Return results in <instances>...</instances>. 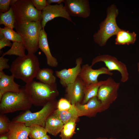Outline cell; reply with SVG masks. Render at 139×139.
I'll use <instances>...</instances> for the list:
<instances>
[{
    "label": "cell",
    "mask_w": 139,
    "mask_h": 139,
    "mask_svg": "<svg viewBox=\"0 0 139 139\" xmlns=\"http://www.w3.org/2000/svg\"><path fill=\"white\" fill-rule=\"evenodd\" d=\"M38 57L34 54L28 53L24 57L18 56L12 62L9 70L12 75L26 84L36 77L40 69Z\"/></svg>",
    "instance_id": "6da1fadb"
},
{
    "label": "cell",
    "mask_w": 139,
    "mask_h": 139,
    "mask_svg": "<svg viewBox=\"0 0 139 139\" xmlns=\"http://www.w3.org/2000/svg\"><path fill=\"white\" fill-rule=\"evenodd\" d=\"M14 78L12 75H7L3 71L0 72V100L7 92L16 93L21 90L20 85L14 81Z\"/></svg>",
    "instance_id": "2e32d148"
},
{
    "label": "cell",
    "mask_w": 139,
    "mask_h": 139,
    "mask_svg": "<svg viewBox=\"0 0 139 139\" xmlns=\"http://www.w3.org/2000/svg\"><path fill=\"white\" fill-rule=\"evenodd\" d=\"M97 139H116L115 138H107L106 137H104V138H102V137H100L99 138Z\"/></svg>",
    "instance_id": "74e56055"
},
{
    "label": "cell",
    "mask_w": 139,
    "mask_h": 139,
    "mask_svg": "<svg viewBox=\"0 0 139 139\" xmlns=\"http://www.w3.org/2000/svg\"><path fill=\"white\" fill-rule=\"evenodd\" d=\"M99 62H103L110 71H117L119 72L121 74L120 81L122 82L125 83L128 80L129 73L126 65L118 60L116 57L108 54L99 55L93 59L91 65L92 66Z\"/></svg>",
    "instance_id": "9c48e42d"
},
{
    "label": "cell",
    "mask_w": 139,
    "mask_h": 139,
    "mask_svg": "<svg viewBox=\"0 0 139 139\" xmlns=\"http://www.w3.org/2000/svg\"><path fill=\"white\" fill-rule=\"evenodd\" d=\"M39 44V48L46 56L47 64L52 67L57 66L58 63L57 59L53 56L51 53L48 41L47 34L44 29H42L40 31Z\"/></svg>",
    "instance_id": "ac0fdd59"
},
{
    "label": "cell",
    "mask_w": 139,
    "mask_h": 139,
    "mask_svg": "<svg viewBox=\"0 0 139 139\" xmlns=\"http://www.w3.org/2000/svg\"><path fill=\"white\" fill-rule=\"evenodd\" d=\"M76 120L68 122L64 124L60 136L61 139H70L75 133V132Z\"/></svg>",
    "instance_id": "484cf974"
},
{
    "label": "cell",
    "mask_w": 139,
    "mask_h": 139,
    "mask_svg": "<svg viewBox=\"0 0 139 139\" xmlns=\"http://www.w3.org/2000/svg\"><path fill=\"white\" fill-rule=\"evenodd\" d=\"M64 0H47V2L48 4H50L52 3H56L59 4L64 2Z\"/></svg>",
    "instance_id": "e575fe53"
},
{
    "label": "cell",
    "mask_w": 139,
    "mask_h": 139,
    "mask_svg": "<svg viewBox=\"0 0 139 139\" xmlns=\"http://www.w3.org/2000/svg\"><path fill=\"white\" fill-rule=\"evenodd\" d=\"M40 139H51L50 136L47 135H45Z\"/></svg>",
    "instance_id": "8d00e7d4"
},
{
    "label": "cell",
    "mask_w": 139,
    "mask_h": 139,
    "mask_svg": "<svg viewBox=\"0 0 139 139\" xmlns=\"http://www.w3.org/2000/svg\"><path fill=\"white\" fill-rule=\"evenodd\" d=\"M85 86L79 76L74 83L66 86V96L72 104L80 103L83 100Z\"/></svg>",
    "instance_id": "5bb4252c"
},
{
    "label": "cell",
    "mask_w": 139,
    "mask_h": 139,
    "mask_svg": "<svg viewBox=\"0 0 139 139\" xmlns=\"http://www.w3.org/2000/svg\"><path fill=\"white\" fill-rule=\"evenodd\" d=\"M41 21L15 23L16 32L20 36L28 53L34 54L39 48L40 32L42 29Z\"/></svg>",
    "instance_id": "3957f363"
},
{
    "label": "cell",
    "mask_w": 139,
    "mask_h": 139,
    "mask_svg": "<svg viewBox=\"0 0 139 139\" xmlns=\"http://www.w3.org/2000/svg\"><path fill=\"white\" fill-rule=\"evenodd\" d=\"M24 89L32 105L37 106H43L58 94L56 83L49 85L33 80L26 84Z\"/></svg>",
    "instance_id": "7a4b0ae2"
},
{
    "label": "cell",
    "mask_w": 139,
    "mask_h": 139,
    "mask_svg": "<svg viewBox=\"0 0 139 139\" xmlns=\"http://www.w3.org/2000/svg\"><path fill=\"white\" fill-rule=\"evenodd\" d=\"M29 137L30 139H40L47 135V132L45 127L33 125L29 127Z\"/></svg>",
    "instance_id": "4316f807"
},
{
    "label": "cell",
    "mask_w": 139,
    "mask_h": 139,
    "mask_svg": "<svg viewBox=\"0 0 139 139\" xmlns=\"http://www.w3.org/2000/svg\"><path fill=\"white\" fill-rule=\"evenodd\" d=\"M116 35L115 43L118 45L134 44L136 39V34L134 32H131L121 29Z\"/></svg>",
    "instance_id": "ffe728a7"
},
{
    "label": "cell",
    "mask_w": 139,
    "mask_h": 139,
    "mask_svg": "<svg viewBox=\"0 0 139 139\" xmlns=\"http://www.w3.org/2000/svg\"><path fill=\"white\" fill-rule=\"evenodd\" d=\"M120 85L119 83L110 77L100 86L97 96L101 102L103 111L107 109L116 99Z\"/></svg>",
    "instance_id": "ba28073f"
},
{
    "label": "cell",
    "mask_w": 139,
    "mask_h": 139,
    "mask_svg": "<svg viewBox=\"0 0 139 139\" xmlns=\"http://www.w3.org/2000/svg\"><path fill=\"white\" fill-rule=\"evenodd\" d=\"M104 82L105 81H98L85 86L82 104L86 103L90 99L97 96L99 88Z\"/></svg>",
    "instance_id": "603a6c76"
},
{
    "label": "cell",
    "mask_w": 139,
    "mask_h": 139,
    "mask_svg": "<svg viewBox=\"0 0 139 139\" xmlns=\"http://www.w3.org/2000/svg\"><path fill=\"white\" fill-rule=\"evenodd\" d=\"M9 59L4 57L2 56L0 57V72L3 71L5 69L10 68V66L8 63Z\"/></svg>",
    "instance_id": "836d02e7"
},
{
    "label": "cell",
    "mask_w": 139,
    "mask_h": 139,
    "mask_svg": "<svg viewBox=\"0 0 139 139\" xmlns=\"http://www.w3.org/2000/svg\"><path fill=\"white\" fill-rule=\"evenodd\" d=\"M11 121L4 114L0 115V134L7 133L9 129Z\"/></svg>",
    "instance_id": "f1b7e54d"
},
{
    "label": "cell",
    "mask_w": 139,
    "mask_h": 139,
    "mask_svg": "<svg viewBox=\"0 0 139 139\" xmlns=\"http://www.w3.org/2000/svg\"><path fill=\"white\" fill-rule=\"evenodd\" d=\"M52 113L47 118L45 127L47 133L56 136L60 132L64 124L58 117Z\"/></svg>",
    "instance_id": "d6986e66"
},
{
    "label": "cell",
    "mask_w": 139,
    "mask_h": 139,
    "mask_svg": "<svg viewBox=\"0 0 139 139\" xmlns=\"http://www.w3.org/2000/svg\"><path fill=\"white\" fill-rule=\"evenodd\" d=\"M78 117L93 116L99 112L103 111L102 105L97 96L90 99L86 103L75 104Z\"/></svg>",
    "instance_id": "9a60e30c"
},
{
    "label": "cell",
    "mask_w": 139,
    "mask_h": 139,
    "mask_svg": "<svg viewBox=\"0 0 139 139\" xmlns=\"http://www.w3.org/2000/svg\"><path fill=\"white\" fill-rule=\"evenodd\" d=\"M118 13V10L114 4L107 8L106 18L100 23L99 30L93 36L94 42L99 46H105L108 40L112 36L116 35L121 29L116 21Z\"/></svg>",
    "instance_id": "277c9868"
},
{
    "label": "cell",
    "mask_w": 139,
    "mask_h": 139,
    "mask_svg": "<svg viewBox=\"0 0 139 139\" xmlns=\"http://www.w3.org/2000/svg\"><path fill=\"white\" fill-rule=\"evenodd\" d=\"M0 113L4 114L16 111L29 110L32 105L29 96L24 89L18 92H8L0 100Z\"/></svg>",
    "instance_id": "5b68a950"
},
{
    "label": "cell",
    "mask_w": 139,
    "mask_h": 139,
    "mask_svg": "<svg viewBox=\"0 0 139 139\" xmlns=\"http://www.w3.org/2000/svg\"><path fill=\"white\" fill-rule=\"evenodd\" d=\"M11 0H0L1 12L5 13L9 10L11 7Z\"/></svg>",
    "instance_id": "1f68e13d"
},
{
    "label": "cell",
    "mask_w": 139,
    "mask_h": 139,
    "mask_svg": "<svg viewBox=\"0 0 139 139\" xmlns=\"http://www.w3.org/2000/svg\"><path fill=\"white\" fill-rule=\"evenodd\" d=\"M25 46L22 42L14 41L10 49L3 53L2 56L4 57L6 55H14L19 57H24L26 55L25 54Z\"/></svg>",
    "instance_id": "cb8c5ba5"
},
{
    "label": "cell",
    "mask_w": 139,
    "mask_h": 139,
    "mask_svg": "<svg viewBox=\"0 0 139 139\" xmlns=\"http://www.w3.org/2000/svg\"><path fill=\"white\" fill-rule=\"evenodd\" d=\"M92 67L88 64H85L81 67L79 76L85 86L98 82V77L101 74L110 76L113 74V73L106 67H102L97 69H94Z\"/></svg>",
    "instance_id": "4fadbf2b"
},
{
    "label": "cell",
    "mask_w": 139,
    "mask_h": 139,
    "mask_svg": "<svg viewBox=\"0 0 139 139\" xmlns=\"http://www.w3.org/2000/svg\"><path fill=\"white\" fill-rule=\"evenodd\" d=\"M58 17L65 19L74 24L63 3L54 5L48 4L42 11V28H44L48 22Z\"/></svg>",
    "instance_id": "30bf717a"
},
{
    "label": "cell",
    "mask_w": 139,
    "mask_h": 139,
    "mask_svg": "<svg viewBox=\"0 0 139 139\" xmlns=\"http://www.w3.org/2000/svg\"><path fill=\"white\" fill-rule=\"evenodd\" d=\"M0 33L2 34L6 38L13 42H22L20 35L13 29L5 27L3 28H0Z\"/></svg>",
    "instance_id": "83f0119b"
},
{
    "label": "cell",
    "mask_w": 139,
    "mask_h": 139,
    "mask_svg": "<svg viewBox=\"0 0 139 139\" xmlns=\"http://www.w3.org/2000/svg\"><path fill=\"white\" fill-rule=\"evenodd\" d=\"M14 14L15 22L22 23L42 20V11L34 7L31 0H17L11 5Z\"/></svg>",
    "instance_id": "52a82bcc"
},
{
    "label": "cell",
    "mask_w": 139,
    "mask_h": 139,
    "mask_svg": "<svg viewBox=\"0 0 139 139\" xmlns=\"http://www.w3.org/2000/svg\"><path fill=\"white\" fill-rule=\"evenodd\" d=\"M34 7L38 10L42 11L48 5L46 0H31Z\"/></svg>",
    "instance_id": "4dcf8cb0"
},
{
    "label": "cell",
    "mask_w": 139,
    "mask_h": 139,
    "mask_svg": "<svg viewBox=\"0 0 139 139\" xmlns=\"http://www.w3.org/2000/svg\"><path fill=\"white\" fill-rule=\"evenodd\" d=\"M12 45L11 41L5 38L2 34L0 33V50L6 46L11 47Z\"/></svg>",
    "instance_id": "d6a6232c"
},
{
    "label": "cell",
    "mask_w": 139,
    "mask_h": 139,
    "mask_svg": "<svg viewBox=\"0 0 139 139\" xmlns=\"http://www.w3.org/2000/svg\"><path fill=\"white\" fill-rule=\"evenodd\" d=\"M15 18L13 10L11 7L8 11L0 15V24L12 29L15 28Z\"/></svg>",
    "instance_id": "d4e9b609"
},
{
    "label": "cell",
    "mask_w": 139,
    "mask_h": 139,
    "mask_svg": "<svg viewBox=\"0 0 139 139\" xmlns=\"http://www.w3.org/2000/svg\"><path fill=\"white\" fill-rule=\"evenodd\" d=\"M64 6L70 16L86 19L90 14L89 2L88 0H64Z\"/></svg>",
    "instance_id": "8fae6325"
},
{
    "label": "cell",
    "mask_w": 139,
    "mask_h": 139,
    "mask_svg": "<svg viewBox=\"0 0 139 139\" xmlns=\"http://www.w3.org/2000/svg\"><path fill=\"white\" fill-rule=\"evenodd\" d=\"M137 66L138 70L139 73V62L137 63Z\"/></svg>",
    "instance_id": "f35d334b"
},
{
    "label": "cell",
    "mask_w": 139,
    "mask_h": 139,
    "mask_svg": "<svg viewBox=\"0 0 139 139\" xmlns=\"http://www.w3.org/2000/svg\"><path fill=\"white\" fill-rule=\"evenodd\" d=\"M82 62V58L79 57L76 59L75 67L55 71L56 75L59 79L60 82L63 86L66 87L75 81L80 73Z\"/></svg>",
    "instance_id": "7c38bea8"
},
{
    "label": "cell",
    "mask_w": 139,
    "mask_h": 139,
    "mask_svg": "<svg viewBox=\"0 0 139 139\" xmlns=\"http://www.w3.org/2000/svg\"><path fill=\"white\" fill-rule=\"evenodd\" d=\"M58 117L64 124L71 121L76 120L79 117L75 104H72L71 108L67 111H61L56 109L53 113Z\"/></svg>",
    "instance_id": "44dd1931"
},
{
    "label": "cell",
    "mask_w": 139,
    "mask_h": 139,
    "mask_svg": "<svg viewBox=\"0 0 139 139\" xmlns=\"http://www.w3.org/2000/svg\"><path fill=\"white\" fill-rule=\"evenodd\" d=\"M72 104L68 100L64 98H61L57 103V109L60 111H67L72 107Z\"/></svg>",
    "instance_id": "f546056e"
},
{
    "label": "cell",
    "mask_w": 139,
    "mask_h": 139,
    "mask_svg": "<svg viewBox=\"0 0 139 139\" xmlns=\"http://www.w3.org/2000/svg\"><path fill=\"white\" fill-rule=\"evenodd\" d=\"M53 73V71L51 69H40L36 78L42 83L49 85L53 84L56 83V77Z\"/></svg>",
    "instance_id": "7402d4cb"
},
{
    "label": "cell",
    "mask_w": 139,
    "mask_h": 139,
    "mask_svg": "<svg viewBox=\"0 0 139 139\" xmlns=\"http://www.w3.org/2000/svg\"><path fill=\"white\" fill-rule=\"evenodd\" d=\"M30 127L24 123L11 121L8 132L9 139H29Z\"/></svg>",
    "instance_id": "e0dca14e"
},
{
    "label": "cell",
    "mask_w": 139,
    "mask_h": 139,
    "mask_svg": "<svg viewBox=\"0 0 139 139\" xmlns=\"http://www.w3.org/2000/svg\"><path fill=\"white\" fill-rule=\"evenodd\" d=\"M0 139H9L8 132L7 133L0 135Z\"/></svg>",
    "instance_id": "d590c367"
},
{
    "label": "cell",
    "mask_w": 139,
    "mask_h": 139,
    "mask_svg": "<svg viewBox=\"0 0 139 139\" xmlns=\"http://www.w3.org/2000/svg\"><path fill=\"white\" fill-rule=\"evenodd\" d=\"M57 103L55 100L49 102L40 110L35 112L27 110L15 117L12 121L24 123L29 127L37 125L45 127L47 118L56 110Z\"/></svg>",
    "instance_id": "8992f818"
}]
</instances>
